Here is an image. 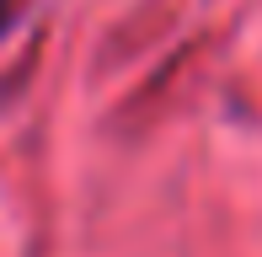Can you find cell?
Instances as JSON below:
<instances>
[{
  "label": "cell",
  "mask_w": 262,
  "mask_h": 257,
  "mask_svg": "<svg viewBox=\"0 0 262 257\" xmlns=\"http://www.w3.org/2000/svg\"><path fill=\"white\" fill-rule=\"evenodd\" d=\"M11 27V0H0V32Z\"/></svg>",
  "instance_id": "1"
}]
</instances>
